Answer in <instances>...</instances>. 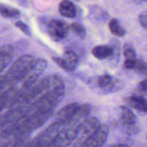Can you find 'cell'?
Here are the masks:
<instances>
[{
  "mask_svg": "<svg viewBox=\"0 0 147 147\" xmlns=\"http://www.w3.org/2000/svg\"><path fill=\"white\" fill-rule=\"evenodd\" d=\"M100 125L101 124L97 118L93 116L88 117L79 126L76 137L73 142V147H80L85 141L97 131Z\"/></svg>",
  "mask_w": 147,
  "mask_h": 147,
  "instance_id": "cell-4",
  "label": "cell"
},
{
  "mask_svg": "<svg viewBox=\"0 0 147 147\" xmlns=\"http://www.w3.org/2000/svg\"><path fill=\"white\" fill-rule=\"evenodd\" d=\"M68 26L66 23L60 20H52L47 26L49 34L55 41L65 38L68 34Z\"/></svg>",
  "mask_w": 147,
  "mask_h": 147,
  "instance_id": "cell-6",
  "label": "cell"
},
{
  "mask_svg": "<svg viewBox=\"0 0 147 147\" xmlns=\"http://www.w3.org/2000/svg\"><path fill=\"white\" fill-rule=\"evenodd\" d=\"M134 70H136L139 73L142 75H146V64L144 60H136L135 61V65Z\"/></svg>",
  "mask_w": 147,
  "mask_h": 147,
  "instance_id": "cell-19",
  "label": "cell"
},
{
  "mask_svg": "<svg viewBox=\"0 0 147 147\" xmlns=\"http://www.w3.org/2000/svg\"><path fill=\"white\" fill-rule=\"evenodd\" d=\"M4 90V88H3V86H2V85L1 84V83H0V93H1V92H3Z\"/></svg>",
  "mask_w": 147,
  "mask_h": 147,
  "instance_id": "cell-25",
  "label": "cell"
},
{
  "mask_svg": "<svg viewBox=\"0 0 147 147\" xmlns=\"http://www.w3.org/2000/svg\"><path fill=\"white\" fill-rule=\"evenodd\" d=\"M79 106L80 104L78 103H70L63 106L55 114L54 121L63 125V126H65L73 119Z\"/></svg>",
  "mask_w": 147,
  "mask_h": 147,
  "instance_id": "cell-8",
  "label": "cell"
},
{
  "mask_svg": "<svg viewBox=\"0 0 147 147\" xmlns=\"http://www.w3.org/2000/svg\"><path fill=\"white\" fill-rule=\"evenodd\" d=\"M123 55L126 60H136V54L133 47L130 45H125L123 47Z\"/></svg>",
  "mask_w": 147,
  "mask_h": 147,
  "instance_id": "cell-18",
  "label": "cell"
},
{
  "mask_svg": "<svg viewBox=\"0 0 147 147\" xmlns=\"http://www.w3.org/2000/svg\"><path fill=\"white\" fill-rule=\"evenodd\" d=\"M0 14L2 17L7 18H14L20 14V11L17 9L12 8L7 6H0Z\"/></svg>",
  "mask_w": 147,
  "mask_h": 147,
  "instance_id": "cell-15",
  "label": "cell"
},
{
  "mask_svg": "<svg viewBox=\"0 0 147 147\" xmlns=\"http://www.w3.org/2000/svg\"><path fill=\"white\" fill-rule=\"evenodd\" d=\"M139 88L142 93H146L147 91V81L146 80H144L139 84Z\"/></svg>",
  "mask_w": 147,
  "mask_h": 147,
  "instance_id": "cell-23",
  "label": "cell"
},
{
  "mask_svg": "<svg viewBox=\"0 0 147 147\" xmlns=\"http://www.w3.org/2000/svg\"><path fill=\"white\" fill-rule=\"evenodd\" d=\"M53 60L60 67L67 71L72 72L76 70L78 63V56L72 50L64 53L63 57H53Z\"/></svg>",
  "mask_w": 147,
  "mask_h": 147,
  "instance_id": "cell-9",
  "label": "cell"
},
{
  "mask_svg": "<svg viewBox=\"0 0 147 147\" xmlns=\"http://www.w3.org/2000/svg\"><path fill=\"white\" fill-rule=\"evenodd\" d=\"M13 53L14 52L11 46L3 45L0 47V75L11 63Z\"/></svg>",
  "mask_w": 147,
  "mask_h": 147,
  "instance_id": "cell-10",
  "label": "cell"
},
{
  "mask_svg": "<svg viewBox=\"0 0 147 147\" xmlns=\"http://www.w3.org/2000/svg\"><path fill=\"white\" fill-rule=\"evenodd\" d=\"M91 53L98 60H105L112 56L113 49L109 45H98L93 47Z\"/></svg>",
  "mask_w": 147,
  "mask_h": 147,
  "instance_id": "cell-11",
  "label": "cell"
},
{
  "mask_svg": "<svg viewBox=\"0 0 147 147\" xmlns=\"http://www.w3.org/2000/svg\"><path fill=\"white\" fill-rule=\"evenodd\" d=\"M4 140L0 141V147H10V142H7L5 141L6 139L2 138Z\"/></svg>",
  "mask_w": 147,
  "mask_h": 147,
  "instance_id": "cell-24",
  "label": "cell"
},
{
  "mask_svg": "<svg viewBox=\"0 0 147 147\" xmlns=\"http://www.w3.org/2000/svg\"><path fill=\"white\" fill-rule=\"evenodd\" d=\"M129 104L136 111L146 113L147 111L146 100L142 96H133L129 98Z\"/></svg>",
  "mask_w": 147,
  "mask_h": 147,
  "instance_id": "cell-13",
  "label": "cell"
},
{
  "mask_svg": "<svg viewBox=\"0 0 147 147\" xmlns=\"http://www.w3.org/2000/svg\"><path fill=\"white\" fill-rule=\"evenodd\" d=\"M109 27L111 32L117 37H123L126 34V31L121 25L120 22L116 19L113 18L109 21Z\"/></svg>",
  "mask_w": 147,
  "mask_h": 147,
  "instance_id": "cell-14",
  "label": "cell"
},
{
  "mask_svg": "<svg viewBox=\"0 0 147 147\" xmlns=\"http://www.w3.org/2000/svg\"><path fill=\"white\" fill-rule=\"evenodd\" d=\"M119 123L123 130L129 135H133L139 131L137 119L131 109L126 106L119 108Z\"/></svg>",
  "mask_w": 147,
  "mask_h": 147,
  "instance_id": "cell-5",
  "label": "cell"
},
{
  "mask_svg": "<svg viewBox=\"0 0 147 147\" xmlns=\"http://www.w3.org/2000/svg\"><path fill=\"white\" fill-rule=\"evenodd\" d=\"M69 30H71L74 34L78 36L80 38L83 39L86 36V30L83 25L78 22H73L69 26Z\"/></svg>",
  "mask_w": 147,
  "mask_h": 147,
  "instance_id": "cell-16",
  "label": "cell"
},
{
  "mask_svg": "<svg viewBox=\"0 0 147 147\" xmlns=\"http://www.w3.org/2000/svg\"><path fill=\"white\" fill-rule=\"evenodd\" d=\"M136 60H126L124 61V67L128 70H134Z\"/></svg>",
  "mask_w": 147,
  "mask_h": 147,
  "instance_id": "cell-22",
  "label": "cell"
},
{
  "mask_svg": "<svg viewBox=\"0 0 147 147\" xmlns=\"http://www.w3.org/2000/svg\"><path fill=\"white\" fill-rule=\"evenodd\" d=\"M58 11L62 16L67 18H73L76 16V7L71 1H61L59 4Z\"/></svg>",
  "mask_w": 147,
  "mask_h": 147,
  "instance_id": "cell-12",
  "label": "cell"
},
{
  "mask_svg": "<svg viewBox=\"0 0 147 147\" xmlns=\"http://www.w3.org/2000/svg\"><path fill=\"white\" fill-rule=\"evenodd\" d=\"M112 80H113V78L110 75H103L98 78L97 84L100 88H107L111 84Z\"/></svg>",
  "mask_w": 147,
  "mask_h": 147,
  "instance_id": "cell-17",
  "label": "cell"
},
{
  "mask_svg": "<svg viewBox=\"0 0 147 147\" xmlns=\"http://www.w3.org/2000/svg\"><path fill=\"white\" fill-rule=\"evenodd\" d=\"M63 128V125L53 121L30 141L26 147H50Z\"/></svg>",
  "mask_w": 147,
  "mask_h": 147,
  "instance_id": "cell-2",
  "label": "cell"
},
{
  "mask_svg": "<svg viewBox=\"0 0 147 147\" xmlns=\"http://www.w3.org/2000/svg\"><path fill=\"white\" fill-rule=\"evenodd\" d=\"M15 25L16 27H18L22 32H24L25 34H27V35H30V34H31V31H30V27H29L25 23L23 22H21V21L16 22Z\"/></svg>",
  "mask_w": 147,
  "mask_h": 147,
  "instance_id": "cell-20",
  "label": "cell"
},
{
  "mask_svg": "<svg viewBox=\"0 0 147 147\" xmlns=\"http://www.w3.org/2000/svg\"><path fill=\"white\" fill-rule=\"evenodd\" d=\"M109 132V127L106 125H100L97 131L85 141L80 147H102L107 140Z\"/></svg>",
  "mask_w": 147,
  "mask_h": 147,
  "instance_id": "cell-7",
  "label": "cell"
},
{
  "mask_svg": "<svg viewBox=\"0 0 147 147\" xmlns=\"http://www.w3.org/2000/svg\"><path fill=\"white\" fill-rule=\"evenodd\" d=\"M46 67H47V61L45 59H34V63H33L31 68L29 70L28 73L26 75V76L22 80L21 83L18 84L20 85V86H19V87L17 86L20 88V92H21L20 96L24 92L30 88L34 83L38 81L39 78L45 71ZM18 85H17V86H18Z\"/></svg>",
  "mask_w": 147,
  "mask_h": 147,
  "instance_id": "cell-3",
  "label": "cell"
},
{
  "mask_svg": "<svg viewBox=\"0 0 147 147\" xmlns=\"http://www.w3.org/2000/svg\"><path fill=\"white\" fill-rule=\"evenodd\" d=\"M34 60V57L30 55H24L17 58L7 72L0 76V83L4 90L21 83L31 68Z\"/></svg>",
  "mask_w": 147,
  "mask_h": 147,
  "instance_id": "cell-1",
  "label": "cell"
},
{
  "mask_svg": "<svg viewBox=\"0 0 147 147\" xmlns=\"http://www.w3.org/2000/svg\"><path fill=\"white\" fill-rule=\"evenodd\" d=\"M147 16H146V11L142 14H141L139 17V22L140 23L141 25L144 27V29H146V26H147Z\"/></svg>",
  "mask_w": 147,
  "mask_h": 147,
  "instance_id": "cell-21",
  "label": "cell"
}]
</instances>
